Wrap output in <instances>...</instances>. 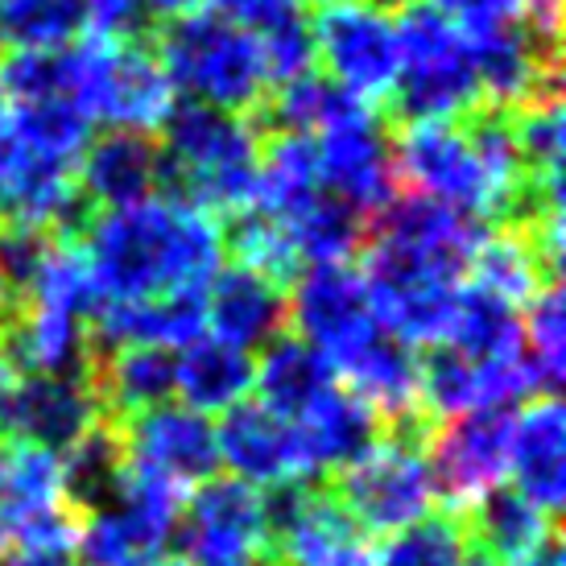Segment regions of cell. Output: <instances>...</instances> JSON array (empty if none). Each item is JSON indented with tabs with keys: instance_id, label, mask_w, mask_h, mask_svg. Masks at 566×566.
I'll list each match as a JSON object with an SVG mask.
<instances>
[{
	"instance_id": "obj_39",
	"label": "cell",
	"mask_w": 566,
	"mask_h": 566,
	"mask_svg": "<svg viewBox=\"0 0 566 566\" xmlns=\"http://www.w3.org/2000/svg\"><path fill=\"white\" fill-rule=\"evenodd\" d=\"M9 116H13V142L33 149V154H42V158L80 166V154L92 142V120L66 95L9 104Z\"/></svg>"
},
{
	"instance_id": "obj_27",
	"label": "cell",
	"mask_w": 566,
	"mask_h": 566,
	"mask_svg": "<svg viewBox=\"0 0 566 566\" xmlns=\"http://www.w3.org/2000/svg\"><path fill=\"white\" fill-rule=\"evenodd\" d=\"M335 377L347 380V389L368 401L380 418L394 426H426L418 409V356L413 347L377 331L364 347H356Z\"/></svg>"
},
{
	"instance_id": "obj_24",
	"label": "cell",
	"mask_w": 566,
	"mask_h": 566,
	"mask_svg": "<svg viewBox=\"0 0 566 566\" xmlns=\"http://www.w3.org/2000/svg\"><path fill=\"white\" fill-rule=\"evenodd\" d=\"M509 475L530 504L554 517L566 501V418L558 394H542L513 413Z\"/></svg>"
},
{
	"instance_id": "obj_4",
	"label": "cell",
	"mask_w": 566,
	"mask_h": 566,
	"mask_svg": "<svg viewBox=\"0 0 566 566\" xmlns=\"http://www.w3.org/2000/svg\"><path fill=\"white\" fill-rule=\"evenodd\" d=\"M397 30V83L394 112L413 120H468L480 112V75H475L472 42L430 4H409L394 21Z\"/></svg>"
},
{
	"instance_id": "obj_45",
	"label": "cell",
	"mask_w": 566,
	"mask_h": 566,
	"mask_svg": "<svg viewBox=\"0 0 566 566\" xmlns=\"http://www.w3.org/2000/svg\"><path fill=\"white\" fill-rule=\"evenodd\" d=\"M203 4L252 38H265V33L282 30L285 21L302 17L298 0H203Z\"/></svg>"
},
{
	"instance_id": "obj_49",
	"label": "cell",
	"mask_w": 566,
	"mask_h": 566,
	"mask_svg": "<svg viewBox=\"0 0 566 566\" xmlns=\"http://www.w3.org/2000/svg\"><path fill=\"white\" fill-rule=\"evenodd\" d=\"M0 566H71V558H59V554H0Z\"/></svg>"
},
{
	"instance_id": "obj_18",
	"label": "cell",
	"mask_w": 566,
	"mask_h": 566,
	"mask_svg": "<svg viewBox=\"0 0 566 566\" xmlns=\"http://www.w3.org/2000/svg\"><path fill=\"white\" fill-rule=\"evenodd\" d=\"M92 207L83 199L71 161H54L9 142L0 149V223L71 237L80 232Z\"/></svg>"
},
{
	"instance_id": "obj_14",
	"label": "cell",
	"mask_w": 566,
	"mask_h": 566,
	"mask_svg": "<svg viewBox=\"0 0 566 566\" xmlns=\"http://www.w3.org/2000/svg\"><path fill=\"white\" fill-rule=\"evenodd\" d=\"M509 447H513V409H472L463 418L442 422L426 439L430 475L439 488V501L455 513H468L492 488L509 475Z\"/></svg>"
},
{
	"instance_id": "obj_10",
	"label": "cell",
	"mask_w": 566,
	"mask_h": 566,
	"mask_svg": "<svg viewBox=\"0 0 566 566\" xmlns=\"http://www.w3.org/2000/svg\"><path fill=\"white\" fill-rule=\"evenodd\" d=\"M187 504V488L161 475L128 468L120 488L104 509L80 517V551L87 566H133L142 558H158L178 534Z\"/></svg>"
},
{
	"instance_id": "obj_9",
	"label": "cell",
	"mask_w": 566,
	"mask_h": 566,
	"mask_svg": "<svg viewBox=\"0 0 566 566\" xmlns=\"http://www.w3.org/2000/svg\"><path fill=\"white\" fill-rule=\"evenodd\" d=\"M397 434L377 439L356 463L344 468L339 501L368 534H397L430 517L439 488L426 459V426H394Z\"/></svg>"
},
{
	"instance_id": "obj_30",
	"label": "cell",
	"mask_w": 566,
	"mask_h": 566,
	"mask_svg": "<svg viewBox=\"0 0 566 566\" xmlns=\"http://www.w3.org/2000/svg\"><path fill=\"white\" fill-rule=\"evenodd\" d=\"M302 447L315 472H344L380 439V413L352 389H327L298 422Z\"/></svg>"
},
{
	"instance_id": "obj_5",
	"label": "cell",
	"mask_w": 566,
	"mask_h": 566,
	"mask_svg": "<svg viewBox=\"0 0 566 566\" xmlns=\"http://www.w3.org/2000/svg\"><path fill=\"white\" fill-rule=\"evenodd\" d=\"M66 99L87 120L128 133H158L178 104L158 54L142 42L83 38L66 46Z\"/></svg>"
},
{
	"instance_id": "obj_52",
	"label": "cell",
	"mask_w": 566,
	"mask_h": 566,
	"mask_svg": "<svg viewBox=\"0 0 566 566\" xmlns=\"http://www.w3.org/2000/svg\"><path fill=\"white\" fill-rule=\"evenodd\" d=\"M463 566H501V563H496V558H488L484 551H475V546H472V554H468V563H463Z\"/></svg>"
},
{
	"instance_id": "obj_54",
	"label": "cell",
	"mask_w": 566,
	"mask_h": 566,
	"mask_svg": "<svg viewBox=\"0 0 566 566\" xmlns=\"http://www.w3.org/2000/svg\"><path fill=\"white\" fill-rule=\"evenodd\" d=\"M298 4H315V9H335V4H347V0H298Z\"/></svg>"
},
{
	"instance_id": "obj_37",
	"label": "cell",
	"mask_w": 566,
	"mask_h": 566,
	"mask_svg": "<svg viewBox=\"0 0 566 566\" xmlns=\"http://www.w3.org/2000/svg\"><path fill=\"white\" fill-rule=\"evenodd\" d=\"M21 306H38V311H59V315H75L92 323L95 306H99V290H95L92 265L83 244H75L71 237L50 240L42 265L33 273L25 302Z\"/></svg>"
},
{
	"instance_id": "obj_50",
	"label": "cell",
	"mask_w": 566,
	"mask_h": 566,
	"mask_svg": "<svg viewBox=\"0 0 566 566\" xmlns=\"http://www.w3.org/2000/svg\"><path fill=\"white\" fill-rule=\"evenodd\" d=\"M17 385V368L4 356H0V418H4V406H9V394H13Z\"/></svg>"
},
{
	"instance_id": "obj_3",
	"label": "cell",
	"mask_w": 566,
	"mask_h": 566,
	"mask_svg": "<svg viewBox=\"0 0 566 566\" xmlns=\"http://www.w3.org/2000/svg\"><path fill=\"white\" fill-rule=\"evenodd\" d=\"M154 54H158L174 95H182L190 104H207V108L232 112V116L265 104L269 75L256 38L211 9H195L187 17L161 21Z\"/></svg>"
},
{
	"instance_id": "obj_55",
	"label": "cell",
	"mask_w": 566,
	"mask_h": 566,
	"mask_svg": "<svg viewBox=\"0 0 566 566\" xmlns=\"http://www.w3.org/2000/svg\"><path fill=\"white\" fill-rule=\"evenodd\" d=\"M0 331H4V315H0Z\"/></svg>"
},
{
	"instance_id": "obj_46",
	"label": "cell",
	"mask_w": 566,
	"mask_h": 566,
	"mask_svg": "<svg viewBox=\"0 0 566 566\" xmlns=\"http://www.w3.org/2000/svg\"><path fill=\"white\" fill-rule=\"evenodd\" d=\"M87 9V30L92 38H116V42H137L154 30L142 0H83Z\"/></svg>"
},
{
	"instance_id": "obj_22",
	"label": "cell",
	"mask_w": 566,
	"mask_h": 566,
	"mask_svg": "<svg viewBox=\"0 0 566 566\" xmlns=\"http://www.w3.org/2000/svg\"><path fill=\"white\" fill-rule=\"evenodd\" d=\"M0 344L9 347L4 360L21 368L25 377H80L92 380L95 368V335L87 318L59 315V311H38L21 306L4 318Z\"/></svg>"
},
{
	"instance_id": "obj_21",
	"label": "cell",
	"mask_w": 566,
	"mask_h": 566,
	"mask_svg": "<svg viewBox=\"0 0 566 566\" xmlns=\"http://www.w3.org/2000/svg\"><path fill=\"white\" fill-rule=\"evenodd\" d=\"M468 42H472L480 95L488 99V108H521L542 92L558 87V38L554 33H542L537 25L521 21V25L480 33Z\"/></svg>"
},
{
	"instance_id": "obj_35",
	"label": "cell",
	"mask_w": 566,
	"mask_h": 566,
	"mask_svg": "<svg viewBox=\"0 0 566 566\" xmlns=\"http://www.w3.org/2000/svg\"><path fill=\"white\" fill-rule=\"evenodd\" d=\"M364 108H377L360 95H352L327 75H298L290 83H277V95L269 99L265 120L277 133H302V137H318L323 128L344 125L352 116H360Z\"/></svg>"
},
{
	"instance_id": "obj_42",
	"label": "cell",
	"mask_w": 566,
	"mask_h": 566,
	"mask_svg": "<svg viewBox=\"0 0 566 566\" xmlns=\"http://www.w3.org/2000/svg\"><path fill=\"white\" fill-rule=\"evenodd\" d=\"M0 95L9 104H30L66 95V46L59 50H0Z\"/></svg>"
},
{
	"instance_id": "obj_32",
	"label": "cell",
	"mask_w": 566,
	"mask_h": 566,
	"mask_svg": "<svg viewBox=\"0 0 566 566\" xmlns=\"http://www.w3.org/2000/svg\"><path fill=\"white\" fill-rule=\"evenodd\" d=\"M447 344L475 364L525 360V352H521V306H513L509 298L492 294L484 285L463 282Z\"/></svg>"
},
{
	"instance_id": "obj_2",
	"label": "cell",
	"mask_w": 566,
	"mask_h": 566,
	"mask_svg": "<svg viewBox=\"0 0 566 566\" xmlns=\"http://www.w3.org/2000/svg\"><path fill=\"white\" fill-rule=\"evenodd\" d=\"M161 182L174 199L216 220H237L249 211L261 170V142L244 116L178 99L161 120Z\"/></svg>"
},
{
	"instance_id": "obj_7",
	"label": "cell",
	"mask_w": 566,
	"mask_h": 566,
	"mask_svg": "<svg viewBox=\"0 0 566 566\" xmlns=\"http://www.w3.org/2000/svg\"><path fill=\"white\" fill-rule=\"evenodd\" d=\"M364 285H368V306L385 335H394L409 347L447 344L451 323H455L459 285L463 269L422 256V252L397 249L368 240L364 256Z\"/></svg>"
},
{
	"instance_id": "obj_16",
	"label": "cell",
	"mask_w": 566,
	"mask_h": 566,
	"mask_svg": "<svg viewBox=\"0 0 566 566\" xmlns=\"http://www.w3.org/2000/svg\"><path fill=\"white\" fill-rule=\"evenodd\" d=\"M120 442H125L128 468L161 475L178 488H195L220 472L216 422L182 401H166L125 418Z\"/></svg>"
},
{
	"instance_id": "obj_26",
	"label": "cell",
	"mask_w": 566,
	"mask_h": 566,
	"mask_svg": "<svg viewBox=\"0 0 566 566\" xmlns=\"http://www.w3.org/2000/svg\"><path fill=\"white\" fill-rule=\"evenodd\" d=\"M207 294V290H203ZM203 294H161V298L99 302L92 315L95 347H166L178 352L207 331Z\"/></svg>"
},
{
	"instance_id": "obj_20",
	"label": "cell",
	"mask_w": 566,
	"mask_h": 566,
	"mask_svg": "<svg viewBox=\"0 0 566 566\" xmlns=\"http://www.w3.org/2000/svg\"><path fill=\"white\" fill-rule=\"evenodd\" d=\"M99 422H104V406L95 397L92 380L25 377L17 380L13 394H9V406H4V418H0V434L63 455Z\"/></svg>"
},
{
	"instance_id": "obj_6",
	"label": "cell",
	"mask_w": 566,
	"mask_h": 566,
	"mask_svg": "<svg viewBox=\"0 0 566 566\" xmlns=\"http://www.w3.org/2000/svg\"><path fill=\"white\" fill-rule=\"evenodd\" d=\"M394 178L413 195L451 207L468 220H517V195L488 170L468 125L459 120H413L397 133Z\"/></svg>"
},
{
	"instance_id": "obj_34",
	"label": "cell",
	"mask_w": 566,
	"mask_h": 566,
	"mask_svg": "<svg viewBox=\"0 0 566 566\" xmlns=\"http://www.w3.org/2000/svg\"><path fill=\"white\" fill-rule=\"evenodd\" d=\"M59 459H63V496L80 517L104 509V504L116 496L120 475H125V463H128L120 430L108 422L92 426V430Z\"/></svg>"
},
{
	"instance_id": "obj_33",
	"label": "cell",
	"mask_w": 566,
	"mask_h": 566,
	"mask_svg": "<svg viewBox=\"0 0 566 566\" xmlns=\"http://www.w3.org/2000/svg\"><path fill=\"white\" fill-rule=\"evenodd\" d=\"M554 534V517H546L537 504H530L517 488H492L484 501L472 504V537L475 551H484L496 563H509L517 554L534 551L542 537Z\"/></svg>"
},
{
	"instance_id": "obj_51",
	"label": "cell",
	"mask_w": 566,
	"mask_h": 566,
	"mask_svg": "<svg viewBox=\"0 0 566 566\" xmlns=\"http://www.w3.org/2000/svg\"><path fill=\"white\" fill-rule=\"evenodd\" d=\"M364 4H373V9H380V13H401V9L418 4V0H364Z\"/></svg>"
},
{
	"instance_id": "obj_8",
	"label": "cell",
	"mask_w": 566,
	"mask_h": 566,
	"mask_svg": "<svg viewBox=\"0 0 566 566\" xmlns=\"http://www.w3.org/2000/svg\"><path fill=\"white\" fill-rule=\"evenodd\" d=\"M80 551V513L63 496V459L0 434V554Z\"/></svg>"
},
{
	"instance_id": "obj_23",
	"label": "cell",
	"mask_w": 566,
	"mask_h": 566,
	"mask_svg": "<svg viewBox=\"0 0 566 566\" xmlns=\"http://www.w3.org/2000/svg\"><path fill=\"white\" fill-rule=\"evenodd\" d=\"M207 335L232 347H265L285 327V294L282 282L249 265H220L203 294Z\"/></svg>"
},
{
	"instance_id": "obj_53",
	"label": "cell",
	"mask_w": 566,
	"mask_h": 566,
	"mask_svg": "<svg viewBox=\"0 0 566 566\" xmlns=\"http://www.w3.org/2000/svg\"><path fill=\"white\" fill-rule=\"evenodd\" d=\"M133 566H190V563H182V558H142V563H133Z\"/></svg>"
},
{
	"instance_id": "obj_38",
	"label": "cell",
	"mask_w": 566,
	"mask_h": 566,
	"mask_svg": "<svg viewBox=\"0 0 566 566\" xmlns=\"http://www.w3.org/2000/svg\"><path fill=\"white\" fill-rule=\"evenodd\" d=\"M521 352L534 394H558L566 368V298L558 282H546L521 306Z\"/></svg>"
},
{
	"instance_id": "obj_36",
	"label": "cell",
	"mask_w": 566,
	"mask_h": 566,
	"mask_svg": "<svg viewBox=\"0 0 566 566\" xmlns=\"http://www.w3.org/2000/svg\"><path fill=\"white\" fill-rule=\"evenodd\" d=\"M468 273H472L475 285L501 294V298H509L513 306H525L546 282H558V277L546 273V265H542V256H537L534 240H530L525 228L484 232Z\"/></svg>"
},
{
	"instance_id": "obj_15",
	"label": "cell",
	"mask_w": 566,
	"mask_h": 566,
	"mask_svg": "<svg viewBox=\"0 0 566 566\" xmlns=\"http://www.w3.org/2000/svg\"><path fill=\"white\" fill-rule=\"evenodd\" d=\"M311 33H315V59H323L327 66V80L368 104H385L394 95L401 54H397V30L389 13L347 0V4L323 9Z\"/></svg>"
},
{
	"instance_id": "obj_13",
	"label": "cell",
	"mask_w": 566,
	"mask_h": 566,
	"mask_svg": "<svg viewBox=\"0 0 566 566\" xmlns=\"http://www.w3.org/2000/svg\"><path fill=\"white\" fill-rule=\"evenodd\" d=\"M285 318L294 323L298 339L327 356L331 368H339L356 347H364L380 331L368 306L364 273L347 261H318L294 273Z\"/></svg>"
},
{
	"instance_id": "obj_11",
	"label": "cell",
	"mask_w": 566,
	"mask_h": 566,
	"mask_svg": "<svg viewBox=\"0 0 566 566\" xmlns=\"http://www.w3.org/2000/svg\"><path fill=\"white\" fill-rule=\"evenodd\" d=\"M182 563L190 566H269L273 517L269 492L237 475H211L182 504Z\"/></svg>"
},
{
	"instance_id": "obj_41",
	"label": "cell",
	"mask_w": 566,
	"mask_h": 566,
	"mask_svg": "<svg viewBox=\"0 0 566 566\" xmlns=\"http://www.w3.org/2000/svg\"><path fill=\"white\" fill-rule=\"evenodd\" d=\"M472 554V537L455 517H422L389 534V542L377 551L373 566H463Z\"/></svg>"
},
{
	"instance_id": "obj_25",
	"label": "cell",
	"mask_w": 566,
	"mask_h": 566,
	"mask_svg": "<svg viewBox=\"0 0 566 566\" xmlns=\"http://www.w3.org/2000/svg\"><path fill=\"white\" fill-rule=\"evenodd\" d=\"M75 178L92 211L128 207L161 187V149L149 142V133L108 128L104 137L87 142Z\"/></svg>"
},
{
	"instance_id": "obj_48",
	"label": "cell",
	"mask_w": 566,
	"mask_h": 566,
	"mask_svg": "<svg viewBox=\"0 0 566 566\" xmlns=\"http://www.w3.org/2000/svg\"><path fill=\"white\" fill-rule=\"evenodd\" d=\"M149 21L158 25V21H174V17H187L195 9H203V0H142Z\"/></svg>"
},
{
	"instance_id": "obj_44",
	"label": "cell",
	"mask_w": 566,
	"mask_h": 566,
	"mask_svg": "<svg viewBox=\"0 0 566 566\" xmlns=\"http://www.w3.org/2000/svg\"><path fill=\"white\" fill-rule=\"evenodd\" d=\"M426 4L439 9L463 38H480V33L530 21V0H426Z\"/></svg>"
},
{
	"instance_id": "obj_47",
	"label": "cell",
	"mask_w": 566,
	"mask_h": 566,
	"mask_svg": "<svg viewBox=\"0 0 566 566\" xmlns=\"http://www.w3.org/2000/svg\"><path fill=\"white\" fill-rule=\"evenodd\" d=\"M501 566H566V558H563V542H558V534L542 537V542H537L534 551L517 554V558H509V563H501Z\"/></svg>"
},
{
	"instance_id": "obj_43",
	"label": "cell",
	"mask_w": 566,
	"mask_h": 566,
	"mask_svg": "<svg viewBox=\"0 0 566 566\" xmlns=\"http://www.w3.org/2000/svg\"><path fill=\"white\" fill-rule=\"evenodd\" d=\"M256 50H261L269 83H290L315 71V33L306 25V17H294L282 30L256 38Z\"/></svg>"
},
{
	"instance_id": "obj_1",
	"label": "cell",
	"mask_w": 566,
	"mask_h": 566,
	"mask_svg": "<svg viewBox=\"0 0 566 566\" xmlns=\"http://www.w3.org/2000/svg\"><path fill=\"white\" fill-rule=\"evenodd\" d=\"M80 232L99 302L203 294L228 249L220 220L174 195L92 211Z\"/></svg>"
},
{
	"instance_id": "obj_17",
	"label": "cell",
	"mask_w": 566,
	"mask_h": 566,
	"mask_svg": "<svg viewBox=\"0 0 566 566\" xmlns=\"http://www.w3.org/2000/svg\"><path fill=\"white\" fill-rule=\"evenodd\" d=\"M216 447H220V468L261 492H282L315 475L298 426L261 401H240L223 409L216 426Z\"/></svg>"
},
{
	"instance_id": "obj_31",
	"label": "cell",
	"mask_w": 566,
	"mask_h": 566,
	"mask_svg": "<svg viewBox=\"0 0 566 566\" xmlns=\"http://www.w3.org/2000/svg\"><path fill=\"white\" fill-rule=\"evenodd\" d=\"M92 385L99 406L116 418H133L174 397V352L166 347H108L95 356Z\"/></svg>"
},
{
	"instance_id": "obj_12",
	"label": "cell",
	"mask_w": 566,
	"mask_h": 566,
	"mask_svg": "<svg viewBox=\"0 0 566 566\" xmlns=\"http://www.w3.org/2000/svg\"><path fill=\"white\" fill-rule=\"evenodd\" d=\"M273 558L277 566H373V534L344 509L335 492L294 484L269 492Z\"/></svg>"
},
{
	"instance_id": "obj_19",
	"label": "cell",
	"mask_w": 566,
	"mask_h": 566,
	"mask_svg": "<svg viewBox=\"0 0 566 566\" xmlns=\"http://www.w3.org/2000/svg\"><path fill=\"white\" fill-rule=\"evenodd\" d=\"M315 142V161L323 190L347 203L356 216H377L380 207L394 199V149L380 128L377 108H364L344 125L323 128Z\"/></svg>"
},
{
	"instance_id": "obj_40",
	"label": "cell",
	"mask_w": 566,
	"mask_h": 566,
	"mask_svg": "<svg viewBox=\"0 0 566 566\" xmlns=\"http://www.w3.org/2000/svg\"><path fill=\"white\" fill-rule=\"evenodd\" d=\"M83 30V0H0V50H59Z\"/></svg>"
},
{
	"instance_id": "obj_28",
	"label": "cell",
	"mask_w": 566,
	"mask_h": 566,
	"mask_svg": "<svg viewBox=\"0 0 566 566\" xmlns=\"http://www.w3.org/2000/svg\"><path fill=\"white\" fill-rule=\"evenodd\" d=\"M335 385H339V377H335L331 360L298 335L269 339L261 360H252V389L261 397V406L290 418V422H298L302 413Z\"/></svg>"
},
{
	"instance_id": "obj_29",
	"label": "cell",
	"mask_w": 566,
	"mask_h": 566,
	"mask_svg": "<svg viewBox=\"0 0 566 566\" xmlns=\"http://www.w3.org/2000/svg\"><path fill=\"white\" fill-rule=\"evenodd\" d=\"M252 389V352L232 347L216 335H199L174 352V397L199 413H223L240 406Z\"/></svg>"
}]
</instances>
